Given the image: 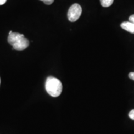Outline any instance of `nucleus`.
<instances>
[{
  "mask_svg": "<svg viewBox=\"0 0 134 134\" xmlns=\"http://www.w3.org/2000/svg\"><path fill=\"white\" fill-rule=\"evenodd\" d=\"M129 19L130 22H131V23H132L134 24V14L131 15L129 17Z\"/></svg>",
  "mask_w": 134,
  "mask_h": 134,
  "instance_id": "1a4fd4ad",
  "label": "nucleus"
},
{
  "mask_svg": "<svg viewBox=\"0 0 134 134\" xmlns=\"http://www.w3.org/2000/svg\"><path fill=\"white\" fill-rule=\"evenodd\" d=\"M6 2V0H0V5L4 4Z\"/></svg>",
  "mask_w": 134,
  "mask_h": 134,
  "instance_id": "9d476101",
  "label": "nucleus"
},
{
  "mask_svg": "<svg viewBox=\"0 0 134 134\" xmlns=\"http://www.w3.org/2000/svg\"><path fill=\"white\" fill-rule=\"evenodd\" d=\"M100 2L103 7L108 8L113 4L114 0H100Z\"/></svg>",
  "mask_w": 134,
  "mask_h": 134,
  "instance_id": "39448f33",
  "label": "nucleus"
},
{
  "mask_svg": "<svg viewBox=\"0 0 134 134\" xmlns=\"http://www.w3.org/2000/svg\"><path fill=\"white\" fill-rule=\"evenodd\" d=\"M62 84L57 78L48 76L46 82V90L48 94L52 97L59 96L62 92Z\"/></svg>",
  "mask_w": 134,
  "mask_h": 134,
  "instance_id": "f03ea898",
  "label": "nucleus"
},
{
  "mask_svg": "<svg viewBox=\"0 0 134 134\" xmlns=\"http://www.w3.org/2000/svg\"><path fill=\"white\" fill-rule=\"evenodd\" d=\"M120 27L123 29L134 34V24L129 21H124L121 24H120Z\"/></svg>",
  "mask_w": 134,
  "mask_h": 134,
  "instance_id": "20e7f679",
  "label": "nucleus"
},
{
  "mask_svg": "<svg viewBox=\"0 0 134 134\" xmlns=\"http://www.w3.org/2000/svg\"><path fill=\"white\" fill-rule=\"evenodd\" d=\"M129 78H130L131 80H134V72H130V73H129Z\"/></svg>",
  "mask_w": 134,
  "mask_h": 134,
  "instance_id": "6e6552de",
  "label": "nucleus"
},
{
  "mask_svg": "<svg viewBox=\"0 0 134 134\" xmlns=\"http://www.w3.org/2000/svg\"><path fill=\"white\" fill-rule=\"evenodd\" d=\"M82 13V8L80 4H73L68 11V19L70 21L75 22L80 18Z\"/></svg>",
  "mask_w": 134,
  "mask_h": 134,
  "instance_id": "7ed1b4c3",
  "label": "nucleus"
},
{
  "mask_svg": "<svg viewBox=\"0 0 134 134\" xmlns=\"http://www.w3.org/2000/svg\"><path fill=\"white\" fill-rule=\"evenodd\" d=\"M8 42L13 46V49L19 51L26 49L29 46V40L25 37L24 35L18 32H13L12 31L9 32Z\"/></svg>",
  "mask_w": 134,
  "mask_h": 134,
  "instance_id": "f257e3e1",
  "label": "nucleus"
},
{
  "mask_svg": "<svg viewBox=\"0 0 134 134\" xmlns=\"http://www.w3.org/2000/svg\"><path fill=\"white\" fill-rule=\"evenodd\" d=\"M40 1H43V2L44 3L46 4L50 5V4H52L53 3L54 0H40Z\"/></svg>",
  "mask_w": 134,
  "mask_h": 134,
  "instance_id": "423d86ee",
  "label": "nucleus"
},
{
  "mask_svg": "<svg viewBox=\"0 0 134 134\" xmlns=\"http://www.w3.org/2000/svg\"><path fill=\"white\" fill-rule=\"evenodd\" d=\"M0 83H1V79H0Z\"/></svg>",
  "mask_w": 134,
  "mask_h": 134,
  "instance_id": "9b49d317",
  "label": "nucleus"
},
{
  "mask_svg": "<svg viewBox=\"0 0 134 134\" xmlns=\"http://www.w3.org/2000/svg\"><path fill=\"white\" fill-rule=\"evenodd\" d=\"M129 117L132 120H134V109H132L131 111L129 113Z\"/></svg>",
  "mask_w": 134,
  "mask_h": 134,
  "instance_id": "0eeeda50",
  "label": "nucleus"
}]
</instances>
